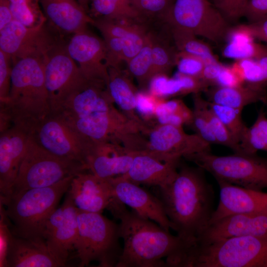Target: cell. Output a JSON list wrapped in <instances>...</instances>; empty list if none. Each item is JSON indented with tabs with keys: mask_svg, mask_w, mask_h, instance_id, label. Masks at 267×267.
Here are the masks:
<instances>
[{
	"mask_svg": "<svg viewBox=\"0 0 267 267\" xmlns=\"http://www.w3.org/2000/svg\"><path fill=\"white\" fill-rule=\"evenodd\" d=\"M52 113L95 142L119 141L132 147L147 127L118 110L106 86L89 82Z\"/></svg>",
	"mask_w": 267,
	"mask_h": 267,
	"instance_id": "obj_1",
	"label": "cell"
},
{
	"mask_svg": "<svg viewBox=\"0 0 267 267\" xmlns=\"http://www.w3.org/2000/svg\"><path fill=\"white\" fill-rule=\"evenodd\" d=\"M204 171L198 166H183L170 183L160 188L171 228L187 247L207 228L215 210L214 189Z\"/></svg>",
	"mask_w": 267,
	"mask_h": 267,
	"instance_id": "obj_2",
	"label": "cell"
},
{
	"mask_svg": "<svg viewBox=\"0 0 267 267\" xmlns=\"http://www.w3.org/2000/svg\"><path fill=\"white\" fill-rule=\"evenodd\" d=\"M113 216L119 220L122 251L116 267H164L165 261L178 254L186 245L156 222L142 217L125 205Z\"/></svg>",
	"mask_w": 267,
	"mask_h": 267,
	"instance_id": "obj_3",
	"label": "cell"
},
{
	"mask_svg": "<svg viewBox=\"0 0 267 267\" xmlns=\"http://www.w3.org/2000/svg\"><path fill=\"white\" fill-rule=\"evenodd\" d=\"M13 62L11 86L6 104L13 126L30 135L51 113L42 59L28 57Z\"/></svg>",
	"mask_w": 267,
	"mask_h": 267,
	"instance_id": "obj_4",
	"label": "cell"
},
{
	"mask_svg": "<svg viewBox=\"0 0 267 267\" xmlns=\"http://www.w3.org/2000/svg\"><path fill=\"white\" fill-rule=\"evenodd\" d=\"M175 267H267V235L195 243L176 259Z\"/></svg>",
	"mask_w": 267,
	"mask_h": 267,
	"instance_id": "obj_5",
	"label": "cell"
},
{
	"mask_svg": "<svg viewBox=\"0 0 267 267\" xmlns=\"http://www.w3.org/2000/svg\"><path fill=\"white\" fill-rule=\"evenodd\" d=\"M74 177L51 186L32 188L5 198H0L5 207L12 233L24 238L44 240L47 220L68 190Z\"/></svg>",
	"mask_w": 267,
	"mask_h": 267,
	"instance_id": "obj_6",
	"label": "cell"
},
{
	"mask_svg": "<svg viewBox=\"0 0 267 267\" xmlns=\"http://www.w3.org/2000/svg\"><path fill=\"white\" fill-rule=\"evenodd\" d=\"M78 235L75 247L79 267L93 261L100 267H116L122 247L119 224L100 213L78 209Z\"/></svg>",
	"mask_w": 267,
	"mask_h": 267,
	"instance_id": "obj_7",
	"label": "cell"
},
{
	"mask_svg": "<svg viewBox=\"0 0 267 267\" xmlns=\"http://www.w3.org/2000/svg\"><path fill=\"white\" fill-rule=\"evenodd\" d=\"M87 171V166L82 163L53 154L31 137L10 195L32 188L51 186Z\"/></svg>",
	"mask_w": 267,
	"mask_h": 267,
	"instance_id": "obj_8",
	"label": "cell"
},
{
	"mask_svg": "<svg viewBox=\"0 0 267 267\" xmlns=\"http://www.w3.org/2000/svg\"><path fill=\"white\" fill-rule=\"evenodd\" d=\"M185 158L210 173L217 181L254 190L267 188V158L257 154L218 156L205 152Z\"/></svg>",
	"mask_w": 267,
	"mask_h": 267,
	"instance_id": "obj_9",
	"label": "cell"
},
{
	"mask_svg": "<svg viewBox=\"0 0 267 267\" xmlns=\"http://www.w3.org/2000/svg\"><path fill=\"white\" fill-rule=\"evenodd\" d=\"M68 39L61 37L41 58L51 113L89 82L67 51Z\"/></svg>",
	"mask_w": 267,
	"mask_h": 267,
	"instance_id": "obj_10",
	"label": "cell"
},
{
	"mask_svg": "<svg viewBox=\"0 0 267 267\" xmlns=\"http://www.w3.org/2000/svg\"><path fill=\"white\" fill-rule=\"evenodd\" d=\"M171 27L216 44L226 40L231 26L208 0H175L163 19Z\"/></svg>",
	"mask_w": 267,
	"mask_h": 267,
	"instance_id": "obj_11",
	"label": "cell"
},
{
	"mask_svg": "<svg viewBox=\"0 0 267 267\" xmlns=\"http://www.w3.org/2000/svg\"><path fill=\"white\" fill-rule=\"evenodd\" d=\"M31 137L51 153L85 165L86 158L95 142L52 113L39 124Z\"/></svg>",
	"mask_w": 267,
	"mask_h": 267,
	"instance_id": "obj_12",
	"label": "cell"
},
{
	"mask_svg": "<svg viewBox=\"0 0 267 267\" xmlns=\"http://www.w3.org/2000/svg\"><path fill=\"white\" fill-rule=\"evenodd\" d=\"M63 35L46 22L38 28H29L13 20L0 30V49L12 61L28 57L42 58Z\"/></svg>",
	"mask_w": 267,
	"mask_h": 267,
	"instance_id": "obj_13",
	"label": "cell"
},
{
	"mask_svg": "<svg viewBox=\"0 0 267 267\" xmlns=\"http://www.w3.org/2000/svg\"><path fill=\"white\" fill-rule=\"evenodd\" d=\"M147 149L144 152L165 161L179 162L182 157L211 152V144L196 134L185 133L182 127L159 124L149 130Z\"/></svg>",
	"mask_w": 267,
	"mask_h": 267,
	"instance_id": "obj_14",
	"label": "cell"
},
{
	"mask_svg": "<svg viewBox=\"0 0 267 267\" xmlns=\"http://www.w3.org/2000/svg\"><path fill=\"white\" fill-rule=\"evenodd\" d=\"M78 208L66 192L62 205L49 216L44 239L52 255L65 267L70 253L75 250L78 235Z\"/></svg>",
	"mask_w": 267,
	"mask_h": 267,
	"instance_id": "obj_15",
	"label": "cell"
},
{
	"mask_svg": "<svg viewBox=\"0 0 267 267\" xmlns=\"http://www.w3.org/2000/svg\"><path fill=\"white\" fill-rule=\"evenodd\" d=\"M67 49L87 80L107 85L108 68L103 39L87 29L69 38Z\"/></svg>",
	"mask_w": 267,
	"mask_h": 267,
	"instance_id": "obj_16",
	"label": "cell"
},
{
	"mask_svg": "<svg viewBox=\"0 0 267 267\" xmlns=\"http://www.w3.org/2000/svg\"><path fill=\"white\" fill-rule=\"evenodd\" d=\"M114 197L139 216L170 231L171 223L161 199L121 176L109 179Z\"/></svg>",
	"mask_w": 267,
	"mask_h": 267,
	"instance_id": "obj_17",
	"label": "cell"
},
{
	"mask_svg": "<svg viewBox=\"0 0 267 267\" xmlns=\"http://www.w3.org/2000/svg\"><path fill=\"white\" fill-rule=\"evenodd\" d=\"M30 138L29 133L15 126L0 133V198L10 195Z\"/></svg>",
	"mask_w": 267,
	"mask_h": 267,
	"instance_id": "obj_18",
	"label": "cell"
},
{
	"mask_svg": "<svg viewBox=\"0 0 267 267\" xmlns=\"http://www.w3.org/2000/svg\"><path fill=\"white\" fill-rule=\"evenodd\" d=\"M67 193L80 210L101 213L114 200L109 179L87 171L72 178Z\"/></svg>",
	"mask_w": 267,
	"mask_h": 267,
	"instance_id": "obj_19",
	"label": "cell"
},
{
	"mask_svg": "<svg viewBox=\"0 0 267 267\" xmlns=\"http://www.w3.org/2000/svg\"><path fill=\"white\" fill-rule=\"evenodd\" d=\"M267 235V213L231 214L211 223L195 243L233 237Z\"/></svg>",
	"mask_w": 267,
	"mask_h": 267,
	"instance_id": "obj_20",
	"label": "cell"
},
{
	"mask_svg": "<svg viewBox=\"0 0 267 267\" xmlns=\"http://www.w3.org/2000/svg\"><path fill=\"white\" fill-rule=\"evenodd\" d=\"M220 200L209 224L225 216L241 213H267V193L217 180Z\"/></svg>",
	"mask_w": 267,
	"mask_h": 267,
	"instance_id": "obj_21",
	"label": "cell"
},
{
	"mask_svg": "<svg viewBox=\"0 0 267 267\" xmlns=\"http://www.w3.org/2000/svg\"><path fill=\"white\" fill-rule=\"evenodd\" d=\"M47 23L62 35L70 37L93 25L90 17L77 0H39Z\"/></svg>",
	"mask_w": 267,
	"mask_h": 267,
	"instance_id": "obj_22",
	"label": "cell"
},
{
	"mask_svg": "<svg viewBox=\"0 0 267 267\" xmlns=\"http://www.w3.org/2000/svg\"><path fill=\"white\" fill-rule=\"evenodd\" d=\"M136 153L113 142H95L85 163L89 172L101 178L110 179L126 174Z\"/></svg>",
	"mask_w": 267,
	"mask_h": 267,
	"instance_id": "obj_23",
	"label": "cell"
},
{
	"mask_svg": "<svg viewBox=\"0 0 267 267\" xmlns=\"http://www.w3.org/2000/svg\"><path fill=\"white\" fill-rule=\"evenodd\" d=\"M178 163L163 161L145 152H136L130 169L121 177L138 185L160 188L175 178Z\"/></svg>",
	"mask_w": 267,
	"mask_h": 267,
	"instance_id": "obj_24",
	"label": "cell"
},
{
	"mask_svg": "<svg viewBox=\"0 0 267 267\" xmlns=\"http://www.w3.org/2000/svg\"><path fill=\"white\" fill-rule=\"evenodd\" d=\"M44 239H29L13 236L9 247L7 267H59Z\"/></svg>",
	"mask_w": 267,
	"mask_h": 267,
	"instance_id": "obj_25",
	"label": "cell"
},
{
	"mask_svg": "<svg viewBox=\"0 0 267 267\" xmlns=\"http://www.w3.org/2000/svg\"><path fill=\"white\" fill-rule=\"evenodd\" d=\"M204 92L209 102L242 110L248 105L262 102L267 98L266 88L246 84L235 87L214 86Z\"/></svg>",
	"mask_w": 267,
	"mask_h": 267,
	"instance_id": "obj_26",
	"label": "cell"
},
{
	"mask_svg": "<svg viewBox=\"0 0 267 267\" xmlns=\"http://www.w3.org/2000/svg\"><path fill=\"white\" fill-rule=\"evenodd\" d=\"M107 90L113 102L129 118L144 123L135 114L136 96L135 87L129 76L120 68H108Z\"/></svg>",
	"mask_w": 267,
	"mask_h": 267,
	"instance_id": "obj_27",
	"label": "cell"
},
{
	"mask_svg": "<svg viewBox=\"0 0 267 267\" xmlns=\"http://www.w3.org/2000/svg\"><path fill=\"white\" fill-rule=\"evenodd\" d=\"M149 85L152 94L159 96L194 94L200 90L201 86L197 78L178 73L173 78L166 75H157L151 79Z\"/></svg>",
	"mask_w": 267,
	"mask_h": 267,
	"instance_id": "obj_28",
	"label": "cell"
},
{
	"mask_svg": "<svg viewBox=\"0 0 267 267\" xmlns=\"http://www.w3.org/2000/svg\"><path fill=\"white\" fill-rule=\"evenodd\" d=\"M89 14L93 19L107 18L141 21L132 0H90Z\"/></svg>",
	"mask_w": 267,
	"mask_h": 267,
	"instance_id": "obj_29",
	"label": "cell"
},
{
	"mask_svg": "<svg viewBox=\"0 0 267 267\" xmlns=\"http://www.w3.org/2000/svg\"><path fill=\"white\" fill-rule=\"evenodd\" d=\"M232 65L245 84L267 88V49L256 58L236 60Z\"/></svg>",
	"mask_w": 267,
	"mask_h": 267,
	"instance_id": "obj_30",
	"label": "cell"
},
{
	"mask_svg": "<svg viewBox=\"0 0 267 267\" xmlns=\"http://www.w3.org/2000/svg\"><path fill=\"white\" fill-rule=\"evenodd\" d=\"M239 144L245 154H256L259 151L267 152V117L263 108L259 111L254 123L246 129Z\"/></svg>",
	"mask_w": 267,
	"mask_h": 267,
	"instance_id": "obj_31",
	"label": "cell"
},
{
	"mask_svg": "<svg viewBox=\"0 0 267 267\" xmlns=\"http://www.w3.org/2000/svg\"><path fill=\"white\" fill-rule=\"evenodd\" d=\"M170 28L175 47L178 51L198 56L205 63L218 60L210 46L197 39L196 36L179 28Z\"/></svg>",
	"mask_w": 267,
	"mask_h": 267,
	"instance_id": "obj_32",
	"label": "cell"
},
{
	"mask_svg": "<svg viewBox=\"0 0 267 267\" xmlns=\"http://www.w3.org/2000/svg\"><path fill=\"white\" fill-rule=\"evenodd\" d=\"M153 35L148 32L145 42L140 50L126 63L129 73L141 86L149 84L152 79V46Z\"/></svg>",
	"mask_w": 267,
	"mask_h": 267,
	"instance_id": "obj_33",
	"label": "cell"
},
{
	"mask_svg": "<svg viewBox=\"0 0 267 267\" xmlns=\"http://www.w3.org/2000/svg\"><path fill=\"white\" fill-rule=\"evenodd\" d=\"M14 18L29 28L43 26L46 19L39 0H8Z\"/></svg>",
	"mask_w": 267,
	"mask_h": 267,
	"instance_id": "obj_34",
	"label": "cell"
},
{
	"mask_svg": "<svg viewBox=\"0 0 267 267\" xmlns=\"http://www.w3.org/2000/svg\"><path fill=\"white\" fill-rule=\"evenodd\" d=\"M178 50H174L153 35L152 46V79L157 75H166L175 66Z\"/></svg>",
	"mask_w": 267,
	"mask_h": 267,
	"instance_id": "obj_35",
	"label": "cell"
},
{
	"mask_svg": "<svg viewBox=\"0 0 267 267\" xmlns=\"http://www.w3.org/2000/svg\"><path fill=\"white\" fill-rule=\"evenodd\" d=\"M209 106L239 144L242 135L247 128L242 121V110L214 103L208 101Z\"/></svg>",
	"mask_w": 267,
	"mask_h": 267,
	"instance_id": "obj_36",
	"label": "cell"
},
{
	"mask_svg": "<svg viewBox=\"0 0 267 267\" xmlns=\"http://www.w3.org/2000/svg\"><path fill=\"white\" fill-rule=\"evenodd\" d=\"M205 99L200 93L194 94L193 109L190 125L198 134L209 144H218L204 111Z\"/></svg>",
	"mask_w": 267,
	"mask_h": 267,
	"instance_id": "obj_37",
	"label": "cell"
},
{
	"mask_svg": "<svg viewBox=\"0 0 267 267\" xmlns=\"http://www.w3.org/2000/svg\"><path fill=\"white\" fill-rule=\"evenodd\" d=\"M204 111L218 144L229 148L234 153H243L240 144L234 139L226 127L209 107L208 100H205Z\"/></svg>",
	"mask_w": 267,
	"mask_h": 267,
	"instance_id": "obj_38",
	"label": "cell"
},
{
	"mask_svg": "<svg viewBox=\"0 0 267 267\" xmlns=\"http://www.w3.org/2000/svg\"><path fill=\"white\" fill-rule=\"evenodd\" d=\"M267 49V47L255 42H230L224 47L223 56L229 58L239 60L245 58H256Z\"/></svg>",
	"mask_w": 267,
	"mask_h": 267,
	"instance_id": "obj_39",
	"label": "cell"
},
{
	"mask_svg": "<svg viewBox=\"0 0 267 267\" xmlns=\"http://www.w3.org/2000/svg\"><path fill=\"white\" fill-rule=\"evenodd\" d=\"M134 6L143 19L145 17H160L168 12L175 0H132Z\"/></svg>",
	"mask_w": 267,
	"mask_h": 267,
	"instance_id": "obj_40",
	"label": "cell"
},
{
	"mask_svg": "<svg viewBox=\"0 0 267 267\" xmlns=\"http://www.w3.org/2000/svg\"><path fill=\"white\" fill-rule=\"evenodd\" d=\"M175 65L178 73L200 78L205 62L201 58L182 51H177Z\"/></svg>",
	"mask_w": 267,
	"mask_h": 267,
	"instance_id": "obj_41",
	"label": "cell"
},
{
	"mask_svg": "<svg viewBox=\"0 0 267 267\" xmlns=\"http://www.w3.org/2000/svg\"><path fill=\"white\" fill-rule=\"evenodd\" d=\"M214 5L229 23L244 16L249 0H212Z\"/></svg>",
	"mask_w": 267,
	"mask_h": 267,
	"instance_id": "obj_42",
	"label": "cell"
},
{
	"mask_svg": "<svg viewBox=\"0 0 267 267\" xmlns=\"http://www.w3.org/2000/svg\"><path fill=\"white\" fill-rule=\"evenodd\" d=\"M13 236L10 222L0 201V267H7V258L10 243Z\"/></svg>",
	"mask_w": 267,
	"mask_h": 267,
	"instance_id": "obj_43",
	"label": "cell"
},
{
	"mask_svg": "<svg viewBox=\"0 0 267 267\" xmlns=\"http://www.w3.org/2000/svg\"><path fill=\"white\" fill-rule=\"evenodd\" d=\"M13 62L11 57L0 49V103H6L10 89Z\"/></svg>",
	"mask_w": 267,
	"mask_h": 267,
	"instance_id": "obj_44",
	"label": "cell"
},
{
	"mask_svg": "<svg viewBox=\"0 0 267 267\" xmlns=\"http://www.w3.org/2000/svg\"><path fill=\"white\" fill-rule=\"evenodd\" d=\"M106 48V61L108 68H120L124 61L123 41L120 38L103 36Z\"/></svg>",
	"mask_w": 267,
	"mask_h": 267,
	"instance_id": "obj_45",
	"label": "cell"
},
{
	"mask_svg": "<svg viewBox=\"0 0 267 267\" xmlns=\"http://www.w3.org/2000/svg\"><path fill=\"white\" fill-rule=\"evenodd\" d=\"M170 114H178L184 117L190 124L192 111L180 100L174 99L156 105L154 115L157 118Z\"/></svg>",
	"mask_w": 267,
	"mask_h": 267,
	"instance_id": "obj_46",
	"label": "cell"
},
{
	"mask_svg": "<svg viewBox=\"0 0 267 267\" xmlns=\"http://www.w3.org/2000/svg\"><path fill=\"white\" fill-rule=\"evenodd\" d=\"M244 84L243 80L232 65H222L218 76L216 86L235 87Z\"/></svg>",
	"mask_w": 267,
	"mask_h": 267,
	"instance_id": "obj_47",
	"label": "cell"
},
{
	"mask_svg": "<svg viewBox=\"0 0 267 267\" xmlns=\"http://www.w3.org/2000/svg\"><path fill=\"white\" fill-rule=\"evenodd\" d=\"M244 16L249 23L267 18V0H249Z\"/></svg>",
	"mask_w": 267,
	"mask_h": 267,
	"instance_id": "obj_48",
	"label": "cell"
},
{
	"mask_svg": "<svg viewBox=\"0 0 267 267\" xmlns=\"http://www.w3.org/2000/svg\"><path fill=\"white\" fill-rule=\"evenodd\" d=\"M222 65L218 60L205 63L200 79L210 87L216 86L217 79Z\"/></svg>",
	"mask_w": 267,
	"mask_h": 267,
	"instance_id": "obj_49",
	"label": "cell"
},
{
	"mask_svg": "<svg viewBox=\"0 0 267 267\" xmlns=\"http://www.w3.org/2000/svg\"><path fill=\"white\" fill-rule=\"evenodd\" d=\"M156 104L151 98L144 93L138 92L136 96V110L145 116L154 115Z\"/></svg>",
	"mask_w": 267,
	"mask_h": 267,
	"instance_id": "obj_50",
	"label": "cell"
},
{
	"mask_svg": "<svg viewBox=\"0 0 267 267\" xmlns=\"http://www.w3.org/2000/svg\"><path fill=\"white\" fill-rule=\"evenodd\" d=\"M255 39L267 43V18L246 24Z\"/></svg>",
	"mask_w": 267,
	"mask_h": 267,
	"instance_id": "obj_51",
	"label": "cell"
},
{
	"mask_svg": "<svg viewBox=\"0 0 267 267\" xmlns=\"http://www.w3.org/2000/svg\"><path fill=\"white\" fill-rule=\"evenodd\" d=\"M14 20L8 0H0V30Z\"/></svg>",
	"mask_w": 267,
	"mask_h": 267,
	"instance_id": "obj_52",
	"label": "cell"
},
{
	"mask_svg": "<svg viewBox=\"0 0 267 267\" xmlns=\"http://www.w3.org/2000/svg\"><path fill=\"white\" fill-rule=\"evenodd\" d=\"M77 1L89 13L90 0H77Z\"/></svg>",
	"mask_w": 267,
	"mask_h": 267,
	"instance_id": "obj_53",
	"label": "cell"
},
{
	"mask_svg": "<svg viewBox=\"0 0 267 267\" xmlns=\"http://www.w3.org/2000/svg\"><path fill=\"white\" fill-rule=\"evenodd\" d=\"M267 107V98L262 102Z\"/></svg>",
	"mask_w": 267,
	"mask_h": 267,
	"instance_id": "obj_54",
	"label": "cell"
},
{
	"mask_svg": "<svg viewBox=\"0 0 267 267\" xmlns=\"http://www.w3.org/2000/svg\"><path fill=\"white\" fill-rule=\"evenodd\" d=\"M119 205H120V204H119ZM119 205H118V206H119ZM118 206H117V207H118ZM117 207H116V208H117ZM116 208H115V209H116ZM114 210H113V211H114ZM113 211H112V212H113ZM112 212H111V213H112Z\"/></svg>",
	"mask_w": 267,
	"mask_h": 267,
	"instance_id": "obj_55",
	"label": "cell"
}]
</instances>
